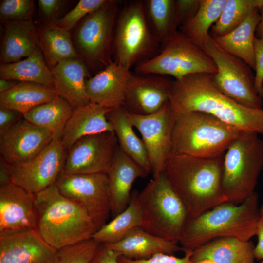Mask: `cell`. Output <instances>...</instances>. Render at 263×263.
Masks as SVG:
<instances>
[{"mask_svg":"<svg viewBox=\"0 0 263 263\" xmlns=\"http://www.w3.org/2000/svg\"><path fill=\"white\" fill-rule=\"evenodd\" d=\"M169 102L174 112L206 113L240 131L263 136V109L245 107L224 94L213 75L194 74L172 81Z\"/></svg>","mask_w":263,"mask_h":263,"instance_id":"cell-1","label":"cell"},{"mask_svg":"<svg viewBox=\"0 0 263 263\" xmlns=\"http://www.w3.org/2000/svg\"><path fill=\"white\" fill-rule=\"evenodd\" d=\"M224 155L199 157L172 151L163 174L185 204L189 220L227 202L221 187Z\"/></svg>","mask_w":263,"mask_h":263,"instance_id":"cell-2","label":"cell"},{"mask_svg":"<svg viewBox=\"0 0 263 263\" xmlns=\"http://www.w3.org/2000/svg\"><path fill=\"white\" fill-rule=\"evenodd\" d=\"M259 207L255 192L241 203L224 202L188 220L179 243L182 251L192 252L223 237L249 241L256 236Z\"/></svg>","mask_w":263,"mask_h":263,"instance_id":"cell-3","label":"cell"},{"mask_svg":"<svg viewBox=\"0 0 263 263\" xmlns=\"http://www.w3.org/2000/svg\"><path fill=\"white\" fill-rule=\"evenodd\" d=\"M35 230L56 250L92 238L97 227L78 205L54 184L34 195Z\"/></svg>","mask_w":263,"mask_h":263,"instance_id":"cell-4","label":"cell"},{"mask_svg":"<svg viewBox=\"0 0 263 263\" xmlns=\"http://www.w3.org/2000/svg\"><path fill=\"white\" fill-rule=\"evenodd\" d=\"M174 113L172 133L174 152L199 157L222 155L241 132L206 113Z\"/></svg>","mask_w":263,"mask_h":263,"instance_id":"cell-5","label":"cell"},{"mask_svg":"<svg viewBox=\"0 0 263 263\" xmlns=\"http://www.w3.org/2000/svg\"><path fill=\"white\" fill-rule=\"evenodd\" d=\"M137 200L142 215L140 228L179 244L189 220L187 209L163 173L151 179Z\"/></svg>","mask_w":263,"mask_h":263,"instance_id":"cell-6","label":"cell"},{"mask_svg":"<svg viewBox=\"0 0 263 263\" xmlns=\"http://www.w3.org/2000/svg\"><path fill=\"white\" fill-rule=\"evenodd\" d=\"M263 168V140L241 131L224 155L221 187L227 202L241 203L255 192Z\"/></svg>","mask_w":263,"mask_h":263,"instance_id":"cell-7","label":"cell"},{"mask_svg":"<svg viewBox=\"0 0 263 263\" xmlns=\"http://www.w3.org/2000/svg\"><path fill=\"white\" fill-rule=\"evenodd\" d=\"M160 44L149 23L145 1L126 5L116 21L113 45L114 61L130 70L156 55Z\"/></svg>","mask_w":263,"mask_h":263,"instance_id":"cell-8","label":"cell"},{"mask_svg":"<svg viewBox=\"0 0 263 263\" xmlns=\"http://www.w3.org/2000/svg\"><path fill=\"white\" fill-rule=\"evenodd\" d=\"M152 58L136 66L137 74L169 75L179 79L186 75L217 71L213 59L182 32L177 31L162 44Z\"/></svg>","mask_w":263,"mask_h":263,"instance_id":"cell-9","label":"cell"},{"mask_svg":"<svg viewBox=\"0 0 263 263\" xmlns=\"http://www.w3.org/2000/svg\"><path fill=\"white\" fill-rule=\"evenodd\" d=\"M202 49L216 65L213 80L222 93L245 107L263 109V100L255 90V75L250 67L223 50L210 35Z\"/></svg>","mask_w":263,"mask_h":263,"instance_id":"cell-10","label":"cell"},{"mask_svg":"<svg viewBox=\"0 0 263 263\" xmlns=\"http://www.w3.org/2000/svg\"><path fill=\"white\" fill-rule=\"evenodd\" d=\"M55 185L63 196L88 214L97 230L107 223L111 207L106 173L67 174L62 172Z\"/></svg>","mask_w":263,"mask_h":263,"instance_id":"cell-11","label":"cell"},{"mask_svg":"<svg viewBox=\"0 0 263 263\" xmlns=\"http://www.w3.org/2000/svg\"><path fill=\"white\" fill-rule=\"evenodd\" d=\"M126 112L129 121L141 135L153 177L163 173L172 152L175 113L169 102L156 112L148 115L133 114L126 110Z\"/></svg>","mask_w":263,"mask_h":263,"instance_id":"cell-12","label":"cell"},{"mask_svg":"<svg viewBox=\"0 0 263 263\" xmlns=\"http://www.w3.org/2000/svg\"><path fill=\"white\" fill-rule=\"evenodd\" d=\"M118 2L107 0L85 17L76 33L82 54L92 63L104 61L113 45Z\"/></svg>","mask_w":263,"mask_h":263,"instance_id":"cell-13","label":"cell"},{"mask_svg":"<svg viewBox=\"0 0 263 263\" xmlns=\"http://www.w3.org/2000/svg\"><path fill=\"white\" fill-rule=\"evenodd\" d=\"M60 140L54 139L39 154L10 170L11 182L35 195L55 184L66 157Z\"/></svg>","mask_w":263,"mask_h":263,"instance_id":"cell-14","label":"cell"},{"mask_svg":"<svg viewBox=\"0 0 263 263\" xmlns=\"http://www.w3.org/2000/svg\"><path fill=\"white\" fill-rule=\"evenodd\" d=\"M118 146L113 132L84 136L68 150L62 172L67 174H107Z\"/></svg>","mask_w":263,"mask_h":263,"instance_id":"cell-15","label":"cell"},{"mask_svg":"<svg viewBox=\"0 0 263 263\" xmlns=\"http://www.w3.org/2000/svg\"><path fill=\"white\" fill-rule=\"evenodd\" d=\"M54 139L46 130L24 118L0 134V158L11 166L35 157Z\"/></svg>","mask_w":263,"mask_h":263,"instance_id":"cell-16","label":"cell"},{"mask_svg":"<svg viewBox=\"0 0 263 263\" xmlns=\"http://www.w3.org/2000/svg\"><path fill=\"white\" fill-rule=\"evenodd\" d=\"M172 81L163 75L131 73L122 107L138 115L156 112L169 101Z\"/></svg>","mask_w":263,"mask_h":263,"instance_id":"cell-17","label":"cell"},{"mask_svg":"<svg viewBox=\"0 0 263 263\" xmlns=\"http://www.w3.org/2000/svg\"><path fill=\"white\" fill-rule=\"evenodd\" d=\"M34 195L12 183L0 186V236L35 229Z\"/></svg>","mask_w":263,"mask_h":263,"instance_id":"cell-18","label":"cell"},{"mask_svg":"<svg viewBox=\"0 0 263 263\" xmlns=\"http://www.w3.org/2000/svg\"><path fill=\"white\" fill-rule=\"evenodd\" d=\"M57 252L35 229L0 236V263H56Z\"/></svg>","mask_w":263,"mask_h":263,"instance_id":"cell-19","label":"cell"},{"mask_svg":"<svg viewBox=\"0 0 263 263\" xmlns=\"http://www.w3.org/2000/svg\"><path fill=\"white\" fill-rule=\"evenodd\" d=\"M131 73L130 69L110 60L103 70L86 80L90 102L111 109L122 107Z\"/></svg>","mask_w":263,"mask_h":263,"instance_id":"cell-20","label":"cell"},{"mask_svg":"<svg viewBox=\"0 0 263 263\" xmlns=\"http://www.w3.org/2000/svg\"><path fill=\"white\" fill-rule=\"evenodd\" d=\"M149 173L132 159L119 145L107 175L113 218L124 211L131 200L135 181Z\"/></svg>","mask_w":263,"mask_h":263,"instance_id":"cell-21","label":"cell"},{"mask_svg":"<svg viewBox=\"0 0 263 263\" xmlns=\"http://www.w3.org/2000/svg\"><path fill=\"white\" fill-rule=\"evenodd\" d=\"M54 88L58 95L75 108L90 103L86 86L89 72L79 58L61 60L51 68Z\"/></svg>","mask_w":263,"mask_h":263,"instance_id":"cell-22","label":"cell"},{"mask_svg":"<svg viewBox=\"0 0 263 263\" xmlns=\"http://www.w3.org/2000/svg\"><path fill=\"white\" fill-rule=\"evenodd\" d=\"M112 109L91 103L75 108L67 122L61 142L66 150L80 138L104 132H113L107 115Z\"/></svg>","mask_w":263,"mask_h":263,"instance_id":"cell-23","label":"cell"},{"mask_svg":"<svg viewBox=\"0 0 263 263\" xmlns=\"http://www.w3.org/2000/svg\"><path fill=\"white\" fill-rule=\"evenodd\" d=\"M179 244L138 227L130 231L120 241L105 245L122 256L132 259H145L159 253L173 254L182 251Z\"/></svg>","mask_w":263,"mask_h":263,"instance_id":"cell-24","label":"cell"},{"mask_svg":"<svg viewBox=\"0 0 263 263\" xmlns=\"http://www.w3.org/2000/svg\"><path fill=\"white\" fill-rule=\"evenodd\" d=\"M39 47L38 32L31 20L6 22L0 50L1 64L20 61Z\"/></svg>","mask_w":263,"mask_h":263,"instance_id":"cell-25","label":"cell"},{"mask_svg":"<svg viewBox=\"0 0 263 263\" xmlns=\"http://www.w3.org/2000/svg\"><path fill=\"white\" fill-rule=\"evenodd\" d=\"M255 245L250 241L234 237L213 240L192 252L191 260H210L215 263H255Z\"/></svg>","mask_w":263,"mask_h":263,"instance_id":"cell-26","label":"cell"},{"mask_svg":"<svg viewBox=\"0 0 263 263\" xmlns=\"http://www.w3.org/2000/svg\"><path fill=\"white\" fill-rule=\"evenodd\" d=\"M260 20L259 9L255 10L233 30L213 38L225 51L241 59L255 70V33Z\"/></svg>","mask_w":263,"mask_h":263,"instance_id":"cell-27","label":"cell"},{"mask_svg":"<svg viewBox=\"0 0 263 263\" xmlns=\"http://www.w3.org/2000/svg\"><path fill=\"white\" fill-rule=\"evenodd\" d=\"M75 108L64 98L57 96L23 114L33 124L49 131L53 138L60 140Z\"/></svg>","mask_w":263,"mask_h":263,"instance_id":"cell-28","label":"cell"},{"mask_svg":"<svg viewBox=\"0 0 263 263\" xmlns=\"http://www.w3.org/2000/svg\"><path fill=\"white\" fill-rule=\"evenodd\" d=\"M107 117L120 148L148 173L151 172L145 146L135 134L124 108L120 107L111 110Z\"/></svg>","mask_w":263,"mask_h":263,"instance_id":"cell-29","label":"cell"},{"mask_svg":"<svg viewBox=\"0 0 263 263\" xmlns=\"http://www.w3.org/2000/svg\"><path fill=\"white\" fill-rule=\"evenodd\" d=\"M57 96L54 87L36 83L18 82L10 90L0 94V105L24 114Z\"/></svg>","mask_w":263,"mask_h":263,"instance_id":"cell-30","label":"cell"},{"mask_svg":"<svg viewBox=\"0 0 263 263\" xmlns=\"http://www.w3.org/2000/svg\"><path fill=\"white\" fill-rule=\"evenodd\" d=\"M0 79L38 83L54 87L51 70L46 64L40 47L23 60L1 64Z\"/></svg>","mask_w":263,"mask_h":263,"instance_id":"cell-31","label":"cell"},{"mask_svg":"<svg viewBox=\"0 0 263 263\" xmlns=\"http://www.w3.org/2000/svg\"><path fill=\"white\" fill-rule=\"evenodd\" d=\"M137 191L132 193L126 208L98 229L92 238L101 244H109L123 239L133 229L140 227L142 215L137 200Z\"/></svg>","mask_w":263,"mask_h":263,"instance_id":"cell-32","label":"cell"},{"mask_svg":"<svg viewBox=\"0 0 263 263\" xmlns=\"http://www.w3.org/2000/svg\"><path fill=\"white\" fill-rule=\"evenodd\" d=\"M225 2L226 0H200L197 12L181 26V32L202 49L210 35V28L219 19Z\"/></svg>","mask_w":263,"mask_h":263,"instance_id":"cell-33","label":"cell"},{"mask_svg":"<svg viewBox=\"0 0 263 263\" xmlns=\"http://www.w3.org/2000/svg\"><path fill=\"white\" fill-rule=\"evenodd\" d=\"M40 47L52 68L62 60L79 58L68 30L57 25L43 27L38 32Z\"/></svg>","mask_w":263,"mask_h":263,"instance_id":"cell-34","label":"cell"},{"mask_svg":"<svg viewBox=\"0 0 263 263\" xmlns=\"http://www.w3.org/2000/svg\"><path fill=\"white\" fill-rule=\"evenodd\" d=\"M145 3L149 23L161 45L179 26L175 0H148Z\"/></svg>","mask_w":263,"mask_h":263,"instance_id":"cell-35","label":"cell"},{"mask_svg":"<svg viewBox=\"0 0 263 263\" xmlns=\"http://www.w3.org/2000/svg\"><path fill=\"white\" fill-rule=\"evenodd\" d=\"M263 7V0H226L221 15L211 28L213 38L224 36L240 25L253 11Z\"/></svg>","mask_w":263,"mask_h":263,"instance_id":"cell-36","label":"cell"},{"mask_svg":"<svg viewBox=\"0 0 263 263\" xmlns=\"http://www.w3.org/2000/svg\"><path fill=\"white\" fill-rule=\"evenodd\" d=\"M101 244L93 238L57 250L56 263H90Z\"/></svg>","mask_w":263,"mask_h":263,"instance_id":"cell-37","label":"cell"},{"mask_svg":"<svg viewBox=\"0 0 263 263\" xmlns=\"http://www.w3.org/2000/svg\"><path fill=\"white\" fill-rule=\"evenodd\" d=\"M31 0H3L0 1V17L6 21L30 20L33 12Z\"/></svg>","mask_w":263,"mask_h":263,"instance_id":"cell-38","label":"cell"},{"mask_svg":"<svg viewBox=\"0 0 263 263\" xmlns=\"http://www.w3.org/2000/svg\"><path fill=\"white\" fill-rule=\"evenodd\" d=\"M106 0H80L76 5L57 22L56 25L69 30L82 18L96 10Z\"/></svg>","mask_w":263,"mask_h":263,"instance_id":"cell-39","label":"cell"},{"mask_svg":"<svg viewBox=\"0 0 263 263\" xmlns=\"http://www.w3.org/2000/svg\"><path fill=\"white\" fill-rule=\"evenodd\" d=\"M192 252H185L183 257H178L173 254L159 253L145 259H132L124 256L119 257V263H191Z\"/></svg>","mask_w":263,"mask_h":263,"instance_id":"cell-40","label":"cell"},{"mask_svg":"<svg viewBox=\"0 0 263 263\" xmlns=\"http://www.w3.org/2000/svg\"><path fill=\"white\" fill-rule=\"evenodd\" d=\"M255 56V88L263 100V40L257 38L254 39Z\"/></svg>","mask_w":263,"mask_h":263,"instance_id":"cell-41","label":"cell"},{"mask_svg":"<svg viewBox=\"0 0 263 263\" xmlns=\"http://www.w3.org/2000/svg\"><path fill=\"white\" fill-rule=\"evenodd\" d=\"M175 3L178 23L181 26L196 13L200 0H177Z\"/></svg>","mask_w":263,"mask_h":263,"instance_id":"cell-42","label":"cell"},{"mask_svg":"<svg viewBox=\"0 0 263 263\" xmlns=\"http://www.w3.org/2000/svg\"><path fill=\"white\" fill-rule=\"evenodd\" d=\"M23 118L24 116L22 113L0 105V134L6 132Z\"/></svg>","mask_w":263,"mask_h":263,"instance_id":"cell-43","label":"cell"},{"mask_svg":"<svg viewBox=\"0 0 263 263\" xmlns=\"http://www.w3.org/2000/svg\"><path fill=\"white\" fill-rule=\"evenodd\" d=\"M121 255L111 249L104 244H101L96 254L90 263H119Z\"/></svg>","mask_w":263,"mask_h":263,"instance_id":"cell-44","label":"cell"},{"mask_svg":"<svg viewBox=\"0 0 263 263\" xmlns=\"http://www.w3.org/2000/svg\"><path fill=\"white\" fill-rule=\"evenodd\" d=\"M256 235L258 237V243L255 245L254 256L258 262L255 263H263V204L259 207Z\"/></svg>","mask_w":263,"mask_h":263,"instance_id":"cell-45","label":"cell"},{"mask_svg":"<svg viewBox=\"0 0 263 263\" xmlns=\"http://www.w3.org/2000/svg\"><path fill=\"white\" fill-rule=\"evenodd\" d=\"M39 8L42 13L46 17L50 18L58 11L63 1L60 0H39Z\"/></svg>","mask_w":263,"mask_h":263,"instance_id":"cell-46","label":"cell"},{"mask_svg":"<svg viewBox=\"0 0 263 263\" xmlns=\"http://www.w3.org/2000/svg\"><path fill=\"white\" fill-rule=\"evenodd\" d=\"M11 166L3 159H0V184L3 185L11 182L10 176Z\"/></svg>","mask_w":263,"mask_h":263,"instance_id":"cell-47","label":"cell"},{"mask_svg":"<svg viewBox=\"0 0 263 263\" xmlns=\"http://www.w3.org/2000/svg\"><path fill=\"white\" fill-rule=\"evenodd\" d=\"M18 82L4 79H0V94L6 92L13 87Z\"/></svg>","mask_w":263,"mask_h":263,"instance_id":"cell-48","label":"cell"},{"mask_svg":"<svg viewBox=\"0 0 263 263\" xmlns=\"http://www.w3.org/2000/svg\"><path fill=\"white\" fill-rule=\"evenodd\" d=\"M260 20L257 27L256 37L263 40V7L259 9Z\"/></svg>","mask_w":263,"mask_h":263,"instance_id":"cell-49","label":"cell"},{"mask_svg":"<svg viewBox=\"0 0 263 263\" xmlns=\"http://www.w3.org/2000/svg\"><path fill=\"white\" fill-rule=\"evenodd\" d=\"M191 263H215L210 260H202L196 261H192Z\"/></svg>","mask_w":263,"mask_h":263,"instance_id":"cell-50","label":"cell"}]
</instances>
